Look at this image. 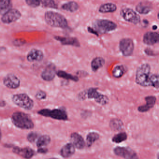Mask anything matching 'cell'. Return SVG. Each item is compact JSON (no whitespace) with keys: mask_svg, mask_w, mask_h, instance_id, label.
Here are the masks:
<instances>
[{"mask_svg":"<svg viewBox=\"0 0 159 159\" xmlns=\"http://www.w3.org/2000/svg\"><path fill=\"white\" fill-rule=\"evenodd\" d=\"M44 19L47 24L51 27L62 29L68 27V21L66 17L57 12L47 11L45 14Z\"/></svg>","mask_w":159,"mask_h":159,"instance_id":"1","label":"cell"},{"mask_svg":"<svg viewBox=\"0 0 159 159\" xmlns=\"http://www.w3.org/2000/svg\"><path fill=\"white\" fill-rule=\"evenodd\" d=\"M150 71L151 67L148 63H144L140 65L136 71V83L142 87H150Z\"/></svg>","mask_w":159,"mask_h":159,"instance_id":"2","label":"cell"},{"mask_svg":"<svg viewBox=\"0 0 159 159\" xmlns=\"http://www.w3.org/2000/svg\"><path fill=\"white\" fill-rule=\"evenodd\" d=\"M12 121L15 126L22 129H33L34 124L30 118L22 112H16L12 116Z\"/></svg>","mask_w":159,"mask_h":159,"instance_id":"3","label":"cell"},{"mask_svg":"<svg viewBox=\"0 0 159 159\" xmlns=\"http://www.w3.org/2000/svg\"><path fill=\"white\" fill-rule=\"evenodd\" d=\"M93 29L99 34L107 33L115 30L117 25L114 21L108 19H100L94 21L93 24Z\"/></svg>","mask_w":159,"mask_h":159,"instance_id":"4","label":"cell"},{"mask_svg":"<svg viewBox=\"0 0 159 159\" xmlns=\"http://www.w3.org/2000/svg\"><path fill=\"white\" fill-rule=\"evenodd\" d=\"M38 114L43 116L50 117L57 120H66L68 119L67 113L62 109H43L40 110Z\"/></svg>","mask_w":159,"mask_h":159,"instance_id":"5","label":"cell"},{"mask_svg":"<svg viewBox=\"0 0 159 159\" xmlns=\"http://www.w3.org/2000/svg\"><path fill=\"white\" fill-rule=\"evenodd\" d=\"M12 101L16 105L26 110H31L34 105L33 101L25 93L14 95Z\"/></svg>","mask_w":159,"mask_h":159,"instance_id":"6","label":"cell"},{"mask_svg":"<svg viewBox=\"0 0 159 159\" xmlns=\"http://www.w3.org/2000/svg\"><path fill=\"white\" fill-rule=\"evenodd\" d=\"M119 49L122 55L125 57L131 56L134 50L133 41L130 38H123L120 41Z\"/></svg>","mask_w":159,"mask_h":159,"instance_id":"7","label":"cell"},{"mask_svg":"<svg viewBox=\"0 0 159 159\" xmlns=\"http://www.w3.org/2000/svg\"><path fill=\"white\" fill-rule=\"evenodd\" d=\"M120 16L126 21L136 24L140 21V16L131 8H123L120 11Z\"/></svg>","mask_w":159,"mask_h":159,"instance_id":"8","label":"cell"},{"mask_svg":"<svg viewBox=\"0 0 159 159\" xmlns=\"http://www.w3.org/2000/svg\"><path fill=\"white\" fill-rule=\"evenodd\" d=\"M114 152L116 156L124 159H139L137 154L129 147H117L114 148Z\"/></svg>","mask_w":159,"mask_h":159,"instance_id":"9","label":"cell"},{"mask_svg":"<svg viewBox=\"0 0 159 159\" xmlns=\"http://www.w3.org/2000/svg\"><path fill=\"white\" fill-rule=\"evenodd\" d=\"M57 72L56 65L53 63H49L42 72L41 77L45 81H52L57 75Z\"/></svg>","mask_w":159,"mask_h":159,"instance_id":"10","label":"cell"},{"mask_svg":"<svg viewBox=\"0 0 159 159\" xmlns=\"http://www.w3.org/2000/svg\"><path fill=\"white\" fill-rule=\"evenodd\" d=\"M21 17L20 12L16 9H11L2 17V21L3 23H8L15 22Z\"/></svg>","mask_w":159,"mask_h":159,"instance_id":"11","label":"cell"},{"mask_svg":"<svg viewBox=\"0 0 159 159\" xmlns=\"http://www.w3.org/2000/svg\"><path fill=\"white\" fill-rule=\"evenodd\" d=\"M3 84L8 88L16 89L20 87V81L15 75L9 74L4 78Z\"/></svg>","mask_w":159,"mask_h":159,"instance_id":"12","label":"cell"},{"mask_svg":"<svg viewBox=\"0 0 159 159\" xmlns=\"http://www.w3.org/2000/svg\"><path fill=\"white\" fill-rule=\"evenodd\" d=\"M54 38L60 42L61 44L63 45H70L77 47H80V44L79 40L75 37L55 36Z\"/></svg>","mask_w":159,"mask_h":159,"instance_id":"13","label":"cell"},{"mask_svg":"<svg viewBox=\"0 0 159 159\" xmlns=\"http://www.w3.org/2000/svg\"><path fill=\"white\" fill-rule=\"evenodd\" d=\"M13 151L15 154H17L19 156H20V157L26 159L32 158L35 153L34 150L28 147L24 148L15 147L13 148Z\"/></svg>","mask_w":159,"mask_h":159,"instance_id":"14","label":"cell"},{"mask_svg":"<svg viewBox=\"0 0 159 159\" xmlns=\"http://www.w3.org/2000/svg\"><path fill=\"white\" fill-rule=\"evenodd\" d=\"M145 44L152 45L159 43V33L156 32H148L144 35L143 38Z\"/></svg>","mask_w":159,"mask_h":159,"instance_id":"15","label":"cell"},{"mask_svg":"<svg viewBox=\"0 0 159 159\" xmlns=\"http://www.w3.org/2000/svg\"><path fill=\"white\" fill-rule=\"evenodd\" d=\"M146 104L144 105H141L138 108V110L141 113H145L153 108L157 101V98L155 96H149L145 98Z\"/></svg>","mask_w":159,"mask_h":159,"instance_id":"16","label":"cell"},{"mask_svg":"<svg viewBox=\"0 0 159 159\" xmlns=\"http://www.w3.org/2000/svg\"><path fill=\"white\" fill-rule=\"evenodd\" d=\"M44 54L40 49H33L31 50L27 55V59L30 62H40L43 60Z\"/></svg>","mask_w":159,"mask_h":159,"instance_id":"17","label":"cell"},{"mask_svg":"<svg viewBox=\"0 0 159 159\" xmlns=\"http://www.w3.org/2000/svg\"><path fill=\"white\" fill-rule=\"evenodd\" d=\"M71 143L75 148L78 149H83L85 145V141L82 136L77 133H72L70 136Z\"/></svg>","mask_w":159,"mask_h":159,"instance_id":"18","label":"cell"},{"mask_svg":"<svg viewBox=\"0 0 159 159\" xmlns=\"http://www.w3.org/2000/svg\"><path fill=\"white\" fill-rule=\"evenodd\" d=\"M75 153V147L70 143H67L61 148L60 154L61 157L65 158L70 157Z\"/></svg>","mask_w":159,"mask_h":159,"instance_id":"19","label":"cell"},{"mask_svg":"<svg viewBox=\"0 0 159 159\" xmlns=\"http://www.w3.org/2000/svg\"><path fill=\"white\" fill-rule=\"evenodd\" d=\"M105 60L101 57L94 58L91 62V67L93 72H96L104 65Z\"/></svg>","mask_w":159,"mask_h":159,"instance_id":"20","label":"cell"},{"mask_svg":"<svg viewBox=\"0 0 159 159\" xmlns=\"http://www.w3.org/2000/svg\"><path fill=\"white\" fill-rule=\"evenodd\" d=\"M117 8L116 5L114 3H105L100 6L99 12L101 13H113L117 10Z\"/></svg>","mask_w":159,"mask_h":159,"instance_id":"21","label":"cell"},{"mask_svg":"<svg viewBox=\"0 0 159 159\" xmlns=\"http://www.w3.org/2000/svg\"><path fill=\"white\" fill-rule=\"evenodd\" d=\"M79 7L78 3L75 1H70V2H67L64 3L61 6V8L63 10L68 12H71V13L77 11L79 9Z\"/></svg>","mask_w":159,"mask_h":159,"instance_id":"22","label":"cell"},{"mask_svg":"<svg viewBox=\"0 0 159 159\" xmlns=\"http://www.w3.org/2000/svg\"><path fill=\"white\" fill-rule=\"evenodd\" d=\"M12 3L11 1L5 0L0 1V15L3 16L12 9Z\"/></svg>","mask_w":159,"mask_h":159,"instance_id":"23","label":"cell"},{"mask_svg":"<svg viewBox=\"0 0 159 159\" xmlns=\"http://www.w3.org/2000/svg\"><path fill=\"white\" fill-rule=\"evenodd\" d=\"M136 10L140 14L146 15L148 14L152 10V7L148 4L142 2L137 5Z\"/></svg>","mask_w":159,"mask_h":159,"instance_id":"24","label":"cell"},{"mask_svg":"<svg viewBox=\"0 0 159 159\" xmlns=\"http://www.w3.org/2000/svg\"><path fill=\"white\" fill-rule=\"evenodd\" d=\"M57 75L60 78H62L67 80H71L74 82H78L79 80V77L77 76L71 74L65 71H58L57 72Z\"/></svg>","mask_w":159,"mask_h":159,"instance_id":"25","label":"cell"},{"mask_svg":"<svg viewBox=\"0 0 159 159\" xmlns=\"http://www.w3.org/2000/svg\"><path fill=\"white\" fill-rule=\"evenodd\" d=\"M51 138L48 135H43L40 136L36 141V146L38 148L45 147L50 143Z\"/></svg>","mask_w":159,"mask_h":159,"instance_id":"26","label":"cell"},{"mask_svg":"<svg viewBox=\"0 0 159 159\" xmlns=\"http://www.w3.org/2000/svg\"><path fill=\"white\" fill-rule=\"evenodd\" d=\"M126 72L125 67L122 65H118L115 66L112 71V75L114 77L119 78L122 77Z\"/></svg>","mask_w":159,"mask_h":159,"instance_id":"27","label":"cell"},{"mask_svg":"<svg viewBox=\"0 0 159 159\" xmlns=\"http://www.w3.org/2000/svg\"><path fill=\"white\" fill-rule=\"evenodd\" d=\"M110 127L114 131H120L124 127L123 122L120 119H113L110 121Z\"/></svg>","mask_w":159,"mask_h":159,"instance_id":"28","label":"cell"},{"mask_svg":"<svg viewBox=\"0 0 159 159\" xmlns=\"http://www.w3.org/2000/svg\"><path fill=\"white\" fill-rule=\"evenodd\" d=\"M99 138H100V135L97 133H89L87 135V138H86L87 146L88 147L91 146L96 141L99 140Z\"/></svg>","mask_w":159,"mask_h":159,"instance_id":"29","label":"cell"},{"mask_svg":"<svg viewBox=\"0 0 159 159\" xmlns=\"http://www.w3.org/2000/svg\"><path fill=\"white\" fill-rule=\"evenodd\" d=\"M128 135L125 132L119 133L116 134L112 138V142L116 143H120L127 140Z\"/></svg>","mask_w":159,"mask_h":159,"instance_id":"30","label":"cell"},{"mask_svg":"<svg viewBox=\"0 0 159 159\" xmlns=\"http://www.w3.org/2000/svg\"><path fill=\"white\" fill-rule=\"evenodd\" d=\"M41 4L43 7L47 8H58V5L56 3L55 1L52 0H43L41 1Z\"/></svg>","mask_w":159,"mask_h":159,"instance_id":"31","label":"cell"},{"mask_svg":"<svg viewBox=\"0 0 159 159\" xmlns=\"http://www.w3.org/2000/svg\"><path fill=\"white\" fill-rule=\"evenodd\" d=\"M150 87L159 88V74L151 75L150 77Z\"/></svg>","mask_w":159,"mask_h":159,"instance_id":"32","label":"cell"},{"mask_svg":"<svg viewBox=\"0 0 159 159\" xmlns=\"http://www.w3.org/2000/svg\"><path fill=\"white\" fill-rule=\"evenodd\" d=\"M38 138V134L35 132H31L27 136L28 141L31 143H34L36 140H37Z\"/></svg>","mask_w":159,"mask_h":159,"instance_id":"33","label":"cell"},{"mask_svg":"<svg viewBox=\"0 0 159 159\" xmlns=\"http://www.w3.org/2000/svg\"><path fill=\"white\" fill-rule=\"evenodd\" d=\"M26 2L29 6L32 7H36L41 4V1L38 0H27Z\"/></svg>","mask_w":159,"mask_h":159,"instance_id":"34","label":"cell"},{"mask_svg":"<svg viewBox=\"0 0 159 159\" xmlns=\"http://www.w3.org/2000/svg\"><path fill=\"white\" fill-rule=\"evenodd\" d=\"M35 98L38 100H45L47 98V93L43 91H39L35 95Z\"/></svg>","mask_w":159,"mask_h":159,"instance_id":"35","label":"cell"},{"mask_svg":"<svg viewBox=\"0 0 159 159\" xmlns=\"http://www.w3.org/2000/svg\"><path fill=\"white\" fill-rule=\"evenodd\" d=\"M48 151V150L47 148H45V147H40V148H38L37 152L40 154H45V153H47Z\"/></svg>","mask_w":159,"mask_h":159,"instance_id":"36","label":"cell"},{"mask_svg":"<svg viewBox=\"0 0 159 159\" xmlns=\"http://www.w3.org/2000/svg\"><path fill=\"white\" fill-rule=\"evenodd\" d=\"M88 29L89 32L95 35H97V36L99 35V34L96 32V31H95L93 28H91V27H88Z\"/></svg>","mask_w":159,"mask_h":159,"instance_id":"37","label":"cell"},{"mask_svg":"<svg viewBox=\"0 0 159 159\" xmlns=\"http://www.w3.org/2000/svg\"><path fill=\"white\" fill-rule=\"evenodd\" d=\"M145 53L147 54L148 55H153V52L152 50L151 49H149V48H147L145 49Z\"/></svg>","mask_w":159,"mask_h":159,"instance_id":"38","label":"cell"},{"mask_svg":"<svg viewBox=\"0 0 159 159\" xmlns=\"http://www.w3.org/2000/svg\"><path fill=\"white\" fill-rule=\"evenodd\" d=\"M22 42L23 41H20L19 40H16L14 41V44H15V45H19V44H22Z\"/></svg>","mask_w":159,"mask_h":159,"instance_id":"39","label":"cell"},{"mask_svg":"<svg viewBox=\"0 0 159 159\" xmlns=\"http://www.w3.org/2000/svg\"><path fill=\"white\" fill-rule=\"evenodd\" d=\"M152 29L154 30H156L157 29V25H154L152 27Z\"/></svg>","mask_w":159,"mask_h":159,"instance_id":"40","label":"cell"},{"mask_svg":"<svg viewBox=\"0 0 159 159\" xmlns=\"http://www.w3.org/2000/svg\"><path fill=\"white\" fill-rule=\"evenodd\" d=\"M1 138H2V132H1V129H0V141H1Z\"/></svg>","mask_w":159,"mask_h":159,"instance_id":"41","label":"cell"},{"mask_svg":"<svg viewBox=\"0 0 159 159\" xmlns=\"http://www.w3.org/2000/svg\"><path fill=\"white\" fill-rule=\"evenodd\" d=\"M47 159H59L58 158H48Z\"/></svg>","mask_w":159,"mask_h":159,"instance_id":"42","label":"cell"},{"mask_svg":"<svg viewBox=\"0 0 159 159\" xmlns=\"http://www.w3.org/2000/svg\"><path fill=\"white\" fill-rule=\"evenodd\" d=\"M157 159H159V153L157 155Z\"/></svg>","mask_w":159,"mask_h":159,"instance_id":"43","label":"cell"},{"mask_svg":"<svg viewBox=\"0 0 159 159\" xmlns=\"http://www.w3.org/2000/svg\"><path fill=\"white\" fill-rule=\"evenodd\" d=\"M157 17H158V19H159V12L158 13V14Z\"/></svg>","mask_w":159,"mask_h":159,"instance_id":"44","label":"cell"}]
</instances>
